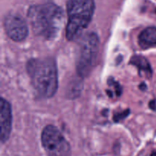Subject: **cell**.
Here are the masks:
<instances>
[{
	"instance_id": "cell-8",
	"label": "cell",
	"mask_w": 156,
	"mask_h": 156,
	"mask_svg": "<svg viewBox=\"0 0 156 156\" xmlns=\"http://www.w3.org/2000/svg\"><path fill=\"white\" fill-rule=\"evenodd\" d=\"M139 43L142 48L156 46V28L149 27L143 30L139 36Z\"/></svg>"
},
{
	"instance_id": "cell-1",
	"label": "cell",
	"mask_w": 156,
	"mask_h": 156,
	"mask_svg": "<svg viewBox=\"0 0 156 156\" xmlns=\"http://www.w3.org/2000/svg\"><path fill=\"white\" fill-rule=\"evenodd\" d=\"M28 16L34 33L46 40H53L58 35L64 21L63 9L50 2L31 6Z\"/></svg>"
},
{
	"instance_id": "cell-4",
	"label": "cell",
	"mask_w": 156,
	"mask_h": 156,
	"mask_svg": "<svg viewBox=\"0 0 156 156\" xmlns=\"http://www.w3.org/2000/svg\"><path fill=\"white\" fill-rule=\"evenodd\" d=\"M99 51V38L95 33H88L79 44L76 55V70L82 78L91 73Z\"/></svg>"
},
{
	"instance_id": "cell-9",
	"label": "cell",
	"mask_w": 156,
	"mask_h": 156,
	"mask_svg": "<svg viewBox=\"0 0 156 156\" xmlns=\"http://www.w3.org/2000/svg\"><path fill=\"white\" fill-rule=\"evenodd\" d=\"M130 63L136 66L141 75L145 74L147 77H151L152 70L150 66V64L145 57L142 56H134L130 60Z\"/></svg>"
},
{
	"instance_id": "cell-10",
	"label": "cell",
	"mask_w": 156,
	"mask_h": 156,
	"mask_svg": "<svg viewBox=\"0 0 156 156\" xmlns=\"http://www.w3.org/2000/svg\"><path fill=\"white\" fill-rule=\"evenodd\" d=\"M150 107H151L152 110H155V101H153L150 102Z\"/></svg>"
},
{
	"instance_id": "cell-6",
	"label": "cell",
	"mask_w": 156,
	"mask_h": 156,
	"mask_svg": "<svg viewBox=\"0 0 156 156\" xmlns=\"http://www.w3.org/2000/svg\"><path fill=\"white\" fill-rule=\"evenodd\" d=\"M4 25L8 36L14 41H22L28 37V24L24 19L19 15H8L5 18Z\"/></svg>"
},
{
	"instance_id": "cell-2",
	"label": "cell",
	"mask_w": 156,
	"mask_h": 156,
	"mask_svg": "<svg viewBox=\"0 0 156 156\" xmlns=\"http://www.w3.org/2000/svg\"><path fill=\"white\" fill-rule=\"evenodd\" d=\"M27 71L38 97L50 98L58 88V73L55 60L52 58L30 60Z\"/></svg>"
},
{
	"instance_id": "cell-3",
	"label": "cell",
	"mask_w": 156,
	"mask_h": 156,
	"mask_svg": "<svg viewBox=\"0 0 156 156\" xmlns=\"http://www.w3.org/2000/svg\"><path fill=\"white\" fill-rule=\"evenodd\" d=\"M95 9L94 0H68L66 38L69 40L76 39L82 31L88 26Z\"/></svg>"
},
{
	"instance_id": "cell-5",
	"label": "cell",
	"mask_w": 156,
	"mask_h": 156,
	"mask_svg": "<svg viewBox=\"0 0 156 156\" xmlns=\"http://www.w3.org/2000/svg\"><path fill=\"white\" fill-rule=\"evenodd\" d=\"M41 141L48 156H71L70 145L54 126H46L43 129Z\"/></svg>"
},
{
	"instance_id": "cell-7",
	"label": "cell",
	"mask_w": 156,
	"mask_h": 156,
	"mask_svg": "<svg viewBox=\"0 0 156 156\" xmlns=\"http://www.w3.org/2000/svg\"><path fill=\"white\" fill-rule=\"evenodd\" d=\"M12 107L9 101L2 98L0 101V133L2 143H4L9 139L12 131Z\"/></svg>"
},
{
	"instance_id": "cell-11",
	"label": "cell",
	"mask_w": 156,
	"mask_h": 156,
	"mask_svg": "<svg viewBox=\"0 0 156 156\" xmlns=\"http://www.w3.org/2000/svg\"><path fill=\"white\" fill-rule=\"evenodd\" d=\"M151 156H156V152H153Z\"/></svg>"
}]
</instances>
